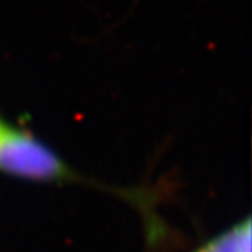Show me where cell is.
<instances>
[{"mask_svg": "<svg viewBox=\"0 0 252 252\" xmlns=\"http://www.w3.org/2000/svg\"><path fill=\"white\" fill-rule=\"evenodd\" d=\"M0 173L35 183H82L65 161L32 132L0 119Z\"/></svg>", "mask_w": 252, "mask_h": 252, "instance_id": "6da1fadb", "label": "cell"}, {"mask_svg": "<svg viewBox=\"0 0 252 252\" xmlns=\"http://www.w3.org/2000/svg\"><path fill=\"white\" fill-rule=\"evenodd\" d=\"M193 252H252L251 251V218L234 223L228 229L197 246Z\"/></svg>", "mask_w": 252, "mask_h": 252, "instance_id": "7a4b0ae2", "label": "cell"}]
</instances>
